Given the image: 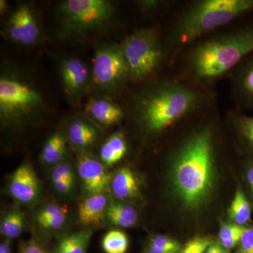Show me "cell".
<instances>
[{"label":"cell","mask_w":253,"mask_h":253,"mask_svg":"<svg viewBox=\"0 0 253 253\" xmlns=\"http://www.w3.org/2000/svg\"><path fill=\"white\" fill-rule=\"evenodd\" d=\"M212 131L208 127L195 131L178 150L173 163V182L178 194L189 208L208 199L214 178Z\"/></svg>","instance_id":"obj_1"},{"label":"cell","mask_w":253,"mask_h":253,"mask_svg":"<svg viewBox=\"0 0 253 253\" xmlns=\"http://www.w3.org/2000/svg\"><path fill=\"white\" fill-rule=\"evenodd\" d=\"M205 99L195 88L180 82L164 80L139 92L134 111L148 131L159 132L201 109Z\"/></svg>","instance_id":"obj_2"},{"label":"cell","mask_w":253,"mask_h":253,"mask_svg":"<svg viewBox=\"0 0 253 253\" xmlns=\"http://www.w3.org/2000/svg\"><path fill=\"white\" fill-rule=\"evenodd\" d=\"M252 54L253 21L197 43L187 58L188 72L200 83H211Z\"/></svg>","instance_id":"obj_3"},{"label":"cell","mask_w":253,"mask_h":253,"mask_svg":"<svg viewBox=\"0 0 253 253\" xmlns=\"http://www.w3.org/2000/svg\"><path fill=\"white\" fill-rule=\"evenodd\" d=\"M253 13V0H199L183 11L172 30L171 40L181 48L236 18Z\"/></svg>","instance_id":"obj_4"},{"label":"cell","mask_w":253,"mask_h":253,"mask_svg":"<svg viewBox=\"0 0 253 253\" xmlns=\"http://www.w3.org/2000/svg\"><path fill=\"white\" fill-rule=\"evenodd\" d=\"M42 95L25 73L5 68L0 76V121L4 126H18L42 113Z\"/></svg>","instance_id":"obj_5"},{"label":"cell","mask_w":253,"mask_h":253,"mask_svg":"<svg viewBox=\"0 0 253 253\" xmlns=\"http://www.w3.org/2000/svg\"><path fill=\"white\" fill-rule=\"evenodd\" d=\"M59 32L76 38L101 31L113 23L116 9L107 0H66L59 6Z\"/></svg>","instance_id":"obj_6"},{"label":"cell","mask_w":253,"mask_h":253,"mask_svg":"<svg viewBox=\"0 0 253 253\" xmlns=\"http://www.w3.org/2000/svg\"><path fill=\"white\" fill-rule=\"evenodd\" d=\"M121 44L131 81H140L149 77L161 66L163 49L159 34L155 28L136 30Z\"/></svg>","instance_id":"obj_7"},{"label":"cell","mask_w":253,"mask_h":253,"mask_svg":"<svg viewBox=\"0 0 253 253\" xmlns=\"http://www.w3.org/2000/svg\"><path fill=\"white\" fill-rule=\"evenodd\" d=\"M131 81L121 44H106L95 51L91 85L99 92L113 94Z\"/></svg>","instance_id":"obj_8"},{"label":"cell","mask_w":253,"mask_h":253,"mask_svg":"<svg viewBox=\"0 0 253 253\" xmlns=\"http://www.w3.org/2000/svg\"><path fill=\"white\" fill-rule=\"evenodd\" d=\"M4 31L13 42L23 46L36 44L41 38V28L34 9L28 4L18 6L8 18Z\"/></svg>","instance_id":"obj_9"},{"label":"cell","mask_w":253,"mask_h":253,"mask_svg":"<svg viewBox=\"0 0 253 253\" xmlns=\"http://www.w3.org/2000/svg\"><path fill=\"white\" fill-rule=\"evenodd\" d=\"M78 170L86 192L90 195L104 194L111 184L112 177L101 161L84 149H76Z\"/></svg>","instance_id":"obj_10"},{"label":"cell","mask_w":253,"mask_h":253,"mask_svg":"<svg viewBox=\"0 0 253 253\" xmlns=\"http://www.w3.org/2000/svg\"><path fill=\"white\" fill-rule=\"evenodd\" d=\"M59 71L65 92L70 100L77 101L91 82L89 68L81 59L69 57L60 63Z\"/></svg>","instance_id":"obj_11"},{"label":"cell","mask_w":253,"mask_h":253,"mask_svg":"<svg viewBox=\"0 0 253 253\" xmlns=\"http://www.w3.org/2000/svg\"><path fill=\"white\" fill-rule=\"evenodd\" d=\"M40 191L39 179L31 166L22 165L13 173L9 181V192L16 201L31 204L38 199Z\"/></svg>","instance_id":"obj_12"},{"label":"cell","mask_w":253,"mask_h":253,"mask_svg":"<svg viewBox=\"0 0 253 253\" xmlns=\"http://www.w3.org/2000/svg\"><path fill=\"white\" fill-rule=\"evenodd\" d=\"M233 89L242 107L253 110V54L233 70Z\"/></svg>","instance_id":"obj_13"},{"label":"cell","mask_w":253,"mask_h":253,"mask_svg":"<svg viewBox=\"0 0 253 253\" xmlns=\"http://www.w3.org/2000/svg\"><path fill=\"white\" fill-rule=\"evenodd\" d=\"M85 112L99 124L113 126L122 120L123 109L116 103L106 97H91L84 107Z\"/></svg>","instance_id":"obj_14"},{"label":"cell","mask_w":253,"mask_h":253,"mask_svg":"<svg viewBox=\"0 0 253 253\" xmlns=\"http://www.w3.org/2000/svg\"><path fill=\"white\" fill-rule=\"evenodd\" d=\"M98 131L86 118L77 116L73 118L67 128V139L76 149H85L94 144Z\"/></svg>","instance_id":"obj_15"},{"label":"cell","mask_w":253,"mask_h":253,"mask_svg":"<svg viewBox=\"0 0 253 253\" xmlns=\"http://www.w3.org/2000/svg\"><path fill=\"white\" fill-rule=\"evenodd\" d=\"M109 204L107 197L104 194L88 196L78 208V217L81 224L89 226L100 222L106 217Z\"/></svg>","instance_id":"obj_16"},{"label":"cell","mask_w":253,"mask_h":253,"mask_svg":"<svg viewBox=\"0 0 253 253\" xmlns=\"http://www.w3.org/2000/svg\"><path fill=\"white\" fill-rule=\"evenodd\" d=\"M111 190L118 199H134L139 196L137 179L129 168H123L116 173L111 181Z\"/></svg>","instance_id":"obj_17"},{"label":"cell","mask_w":253,"mask_h":253,"mask_svg":"<svg viewBox=\"0 0 253 253\" xmlns=\"http://www.w3.org/2000/svg\"><path fill=\"white\" fill-rule=\"evenodd\" d=\"M126 151L127 146L123 133H115L101 146L100 161L105 166L111 167L123 159Z\"/></svg>","instance_id":"obj_18"},{"label":"cell","mask_w":253,"mask_h":253,"mask_svg":"<svg viewBox=\"0 0 253 253\" xmlns=\"http://www.w3.org/2000/svg\"><path fill=\"white\" fill-rule=\"evenodd\" d=\"M105 217L112 225L128 228L135 225L138 215L132 206L124 203L113 201L108 206Z\"/></svg>","instance_id":"obj_19"},{"label":"cell","mask_w":253,"mask_h":253,"mask_svg":"<svg viewBox=\"0 0 253 253\" xmlns=\"http://www.w3.org/2000/svg\"><path fill=\"white\" fill-rule=\"evenodd\" d=\"M67 214L66 207L55 204H48L38 211L36 220L43 229L56 230L64 225Z\"/></svg>","instance_id":"obj_20"},{"label":"cell","mask_w":253,"mask_h":253,"mask_svg":"<svg viewBox=\"0 0 253 253\" xmlns=\"http://www.w3.org/2000/svg\"><path fill=\"white\" fill-rule=\"evenodd\" d=\"M92 234L85 229L65 236L58 242L54 253H86Z\"/></svg>","instance_id":"obj_21"},{"label":"cell","mask_w":253,"mask_h":253,"mask_svg":"<svg viewBox=\"0 0 253 253\" xmlns=\"http://www.w3.org/2000/svg\"><path fill=\"white\" fill-rule=\"evenodd\" d=\"M66 152V141L61 133L57 132L48 138L42 148L41 161L47 165H56L63 161Z\"/></svg>","instance_id":"obj_22"},{"label":"cell","mask_w":253,"mask_h":253,"mask_svg":"<svg viewBox=\"0 0 253 253\" xmlns=\"http://www.w3.org/2000/svg\"><path fill=\"white\" fill-rule=\"evenodd\" d=\"M24 227V215L20 210H10L3 216L0 224V232L8 240L21 235Z\"/></svg>","instance_id":"obj_23"},{"label":"cell","mask_w":253,"mask_h":253,"mask_svg":"<svg viewBox=\"0 0 253 253\" xmlns=\"http://www.w3.org/2000/svg\"><path fill=\"white\" fill-rule=\"evenodd\" d=\"M229 215L231 220L240 226L244 225L251 219V205L241 189L236 192L229 209Z\"/></svg>","instance_id":"obj_24"},{"label":"cell","mask_w":253,"mask_h":253,"mask_svg":"<svg viewBox=\"0 0 253 253\" xmlns=\"http://www.w3.org/2000/svg\"><path fill=\"white\" fill-rule=\"evenodd\" d=\"M102 249L106 253H126L129 246L127 236L123 231H110L103 238Z\"/></svg>","instance_id":"obj_25"},{"label":"cell","mask_w":253,"mask_h":253,"mask_svg":"<svg viewBox=\"0 0 253 253\" xmlns=\"http://www.w3.org/2000/svg\"><path fill=\"white\" fill-rule=\"evenodd\" d=\"M245 229L244 226L236 224H221L219 231L221 246L226 250L234 249L239 244Z\"/></svg>","instance_id":"obj_26"},{"label":"cell","mask_w":253,"mask_h":253,"mask_svg":"<svg viewBox=\"0 0 253 253\" xmlns=\"http://www.w3.org/2000/svg\"><path fill=\"white\" fill-rule=\"evenodd\" d=\"M235 122L240 135L253 151V117L239 115L236 116Z\"/></svg>","instance_id":"obj_27"},{"label":"cell","mask_w":253,"mask_h":253,"mask_svg":"<svg viewBox=\"0 0 253 253\" xmlns=\"http://www.w3.org/2000/svg\"><path fill=\"white\" fill-rule=\"evenodd\" d=\"M150 245L163 251L179 253L181 251V244L176 240L166 236H156L151 239Z\"/></svg>","instance_id":"obj_28"},{"label":"cell","mask_w":253,"mask_h":253,"mask_svg":"<svg viewBox=\"0 0 253 253\" xmlns=\"http://www.w3.org/2000/svg\"><path fill=\"white\" fill-rule=\"evenodd\" d=\"M211 244L212 242L208 238H195L188 242L179 253H203L207 251Z\"/></svg>","instance_id":"obj_29"},{"label":"cell","mask_w":253,"mask_h":253,"mask_svg":"<svg viewBox=\"0 0 253 253\" xmlns=\"http://www.w3.org/2000/svg\"><path fill=\"white\" fill-rule=\"evenodd\" d=\"M52 174L59 176L63 180L67 181L69 184H74L75 174L72 166L69 163L61 161L55 165L54 168L51 171Z\"/></svg>","instance_id":"obj_30"},{"label":"cell","mask_w":253,"mask_h":253,"mask_svg":"<svg viewBox=\"0 0 253 253\" xmlns=\"http://www.w3.org/2000/svg\"><path fill=\"white\" fill-rule=\"evenodd\" d=\"M237 253H253V226L245 229Z\"/></svg>","instance_id":"obj_31"},{"label":"cell","mask_w":253,"mask_h":253,"mask_svg":"<svg viewBox=\"0 0 253 253\" xmlns=\"http://www.w3.org/2000/svg\"><path fill=\"white\" fill-rule=\"evenodd\" d=\"M166 4V1H158V0H144L138 1L137 5L139 9L144 12H152L162 7Z\"/></svg>","instance_id":"obj_32"},{"label":"cell","mask_w":253,"mask_h":253,"mask_svg":"<svg viewBox=\"0 0 253 253\" xmlns=\"http://www.w3.org/2000/svg\"><path fill=\"white\" fill-rule=\"evenodd\" d=\"M19 253H46V252L39 243L32 239L21 245Z\"/></svg>","instance_id":"obj_33"},{"label":"cell","mask_w":253,"mask_h":253,"mask_svg":"<svg viewBox=\"0 0 253 253\" xmlns=\"http://www.w3.org/2000/svg\"><path fill=\"white\" fill-rule=\"evenodd\" d=\"M207 253H227L226 250L221 245L212 244L208 247Z\"/></svg>","instance_id":"obj_34"},{"label":"cell","mask_w":253,"mask_h":253,"mask_svg":"<svg viewBox=\"0 0 253 253\" xmlns=\"http://www.w3.org/2000/svg\"><path fill=\"white\" fill-rule=\"evenodd\" d=\"M0 253H11V246L9 241H4L0 244Z\"/></svg>","instance_id":"obj_35"},{"label":"cell","mask_w":253,"mask_h":253,"mask_svg":"<svg viewBox=\"0 0 253 253\" xmlns=\"http://www.w3.org/2000/svg\"><path fill=\"white\" fill-rule=\"evenodd\" d=\"M147 253H174L169 252V251H163V250L158 249V248L155 247V246H152V245L149 244V246H148Z\"/></svg>","instance_id":"obj_36"},{"label":"cell","mask_w":253,"mask_h":253,"mask_svg":"<svg viewBox=\"0 0 253 253\" xmlns=\"http://www.w3.org/2000/svg\"><path fill=\"white\" fill-rule=\"evenodd\" d=\"M8 8H9V6H8L7 2L5 0H1L0 1V13L1 14H4L7 11Z\"/></svg>","instance_id":"obj_37"},{"label":"cell","mask_w":253,"mask_h":253,"mask_svg":"<svg viewBox=\"0 0 253 253\" xmlns=\"http://www.w3.org/2000/svg\"><path fill=\"white\" fill-rule=\"evenodd\" d=\"M248 180H249L250 186H251V190L253 194V167L249 169L248 172Z\"/></svg>","instance_id":"obj_38"},{"label":"cell","mask_w":253,"mask_h":253,"mask_svg":"<svg viewBox=\"0 0 253 253\" xmlns=\"http://www.w3.org/2000/svg\"><path fill=\"white\" fill-rule=\"evenodd\" d=\"M203 253H207V252H206V251H205V252Z\"/></svg>","instance_id":"obj_39"}]
</instances>
